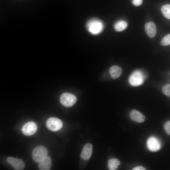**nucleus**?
<instances>
[{"label":"nucleus","mask_w":170,"mask_h":170,"mask_svg":"<svg viewBox=\"0 0 170 170\" xmlns=\"http://www.w3.org/2000/svg\"><path fill=\"white\" fill-rule=\"evenodd\" d=\"M86 26L88 31L93 35H97L100 33L104 27L103 22L97 18H93L88 20Z\"/></svg>","instance_id":"f257e3e1"},{"label":"nucleus","mask_w":170,"mask_h":170,"mask_svg":"<svg viewBox=\"0 0 170 170\" xmlns=\"http://www.w3.org/2000/svg\"><path fill=\"white\" fill-rule=\"evenodd\" d=\"M145 76L143 72L139 70L133 71L130 76L128 81L132 86H137L142 84L144 81Z\"/></svg>","instance_id":"f03ea898"},{"label":"nucleus","mask_w":170,"mask_h":170,"mask_svg":"<svg viewBox=\"0 0 170 170\" xmlns=\"http://www.w3.org/2000/svg\"><path fill=\"white\" fill-rule=\"evenodd\" d=\"M48 151L47 149L42 146H39L33 150L32 156L33 160L36 162H39L47 156Z\"/></svg>","instance_id":"7ed1b4c3"},{"label":"nucleus","mask_w":170,"mask_h":170,"mask_svg":"<svg viewBox=\"0 0 170 170\" xmlns=\"http://www.w3.org/2000/svg\"><path fill=\"white\" fill-rule=\"evenodd\" d=\"M60 100L63 106L69 107L75 104L76 101V98L74 95L71 94L65 93L61 95Z\"/></svg>","instance_id":"20e7f679"},{"label":"nucleus","mask_w":170,"mask_h":170,"mask_svg":"<svg viewBox=\"0 0 170 170\" xmlns=\"http://www.w3.org/2000/svg\"><path fill=\"white\" fill-rule=\"evenodd\" d=\"M46 125L47 127L49 130L52 131H57L62 128L63 123L59 119L51 117L47 120Z\"/></svg>","instance_id":"39448f33"},{"label":"nucleus","mask_w":170,"mask_h":170,"mask_svg":"<svg viewBox=\"0 0 170 170\" xmlns=\"http://www.w3.org/2000/svg\"><path fill=\"white\" fill-rule=\"evenodd\" d=\"M147 147L150 151H156L161 147V144L159 140L154 136H151L147 139L146 142Z\"/></svg>","instance_id":"423d86ee"},{"label":"nucleus","mask_w":170,"mask_h":170,"mask_svg":"<svg viewBox=\"0 0 170 170\" xmlns=\"http://www.w3.org/2000/svg\"><path fill=\"white\" fill-rule=\"evenodd\" d=\"M37 127L33 122H29L23 125L21 128L23 134L26 136H31L34 134L37 131Z\"/></svg>","instance_id":"0eeeda50"},{"label":"nucleus","mask_w":170,"mask_h":170,"mask_svg":"<svg viewBox=\"0 0 170 170\" xmlns=\"http://www.w3.org/2000/svg\"><path fill=\"white\" fill-rule=\"evenodd\" d=\"M6 161L16 170H22L25 167V163L21 159L8 157L7 158Z\"/></svg>","instance_id":"6e6552de"},{"label":"nucleus","mask_w":170,"mask_h":170,"mask_svg":"<svg viewBox=\"0 0 170 170\" xmlns=\"http://www.w3.org/2000/svg\"><path fill=\"white\" fill-rule=\"evenodd\" d=\"M93 146L90 143H87L83 147L80 155L83 159L88 160L90 159L92 155Z\"/></svg>","instance_id":"1a4fd4ad"},{"label":"nucleus","mask_w":170,"mask_h":170,"mask_svg":"<svg viewBox=\"0 0 170 170\" xmlns=\"http://www.w3.org/2000/svg\"><path fill=\"white\" fill-rule=\"evenodd\" d=\"M129 116L132 120L138 123L143 122L145 119L144 116L140 111L136 110H132L130 112Z\"/></svg>","instance_id":"9d476101"},{"label":"nucleus","mask_w":170,"mask_h":170,"mask_svg":"<svg viewBox=\"0 0 170 170\" xmlns=\"http://www.w3.org/2000/svg\"><path fill=\"white\" fill-rule=\"evenodd\" d=\"M145 30L147 35L150 38L154 37L156 33V27L155 23L150 21L146 23L144 26Z\"/></svg>","instance_id":"9b49d317"},{"label":"nucleus","mask_w":170,"mask_h":170,"mask_svg":"<svg viewBox=\"0 0 170 170\" xmlns=\"http://www.w3.org/2000/svg\"><path fill=\"white\" fill-rule=\"evenodd\" d=\"M51 160L50 157L47 156L39 162L38 168L40 170H49L51 166Z\"/></svg>","instance_id":"f8f14e48"},{"label":"nucleus","mask_w":170,"mask_h":170,"mask_svg":"<svg viewBox=\"0 0 170 170\" xmlns=\"http://www.w3.org/2000/svg\"><path fill=\"white\" fill-rule=\"evenodd\" d=\"M121 68L117 65L111 66L109 70L110 74L113 79H116L120 76L122 73Z\"/></svg>","instance_id":"ddd939ff"},{"label":"nucleus","mask_w":170,"mask_h":170,"mask_svg":"<svg viewBox=\"0 0 170 170\" xmlns=\"http://www.w3.org/2000/svg\"><path fill=\"white\" fill-rule=\"evenodd\" d=\"M128 25V23L125 21L119 20L115 23L114 25V28L116 31H121L126 29Z\"/></svg>","instance_id":"4468645a"},{"label":"nucleus","mask_w":170,"mask_h":170,"mask_svg":"<svg viewBox=\"0 0 170 170\" xmlns=\"http://www.w3.org/2000/svg\"><path fill=\"white\" fill-rule=\"evenodd\" d=\"M120 164V161L116 158H111L108 162V167L110 170H115Z\"/></svg>","instance_id":"2eb2a0df"},{"label":"nucleus","mask_w":170,"mask_h":170,"mask_svg":"<svg viewBox=\"0 0 170 170\" xmlns=\"http://www.w3.org/2000/svg\"><path fill=\"white\" fill-rule=\"evenodd\" d=\"M161 10L165 17L170 19V4H166L162 6Z\"/></svg>","instance_id":"dca6fc26"},{"label":"nucleus","mask_w":170,"mask_h":170,"mask_svg":"<svg viewBox=\"0 0 170 170\" xmlns=\"http://www.w3.org/2000/svg\"><path fill=\"white\" fill-rule=\"evenodd\" d=\"M160 44L164 46L170 45V34L166 35L162 39L160 42Z\"/></svg>","instance_id":"f3484780"},{"label":"nucleus","mask_w":170,"mask_h":170,"mask_svg":"<svg viewBox=\"0 0 170 170\" xmlns=\"http://www.w3.org/2000/svg\"><path fill=\"white\" fill-rule=\"evenodd\" d=\"M163 93L166 96L170 97V84L164 85L162 88Z\"/></svg>","instance_id":"a211bd4d"},{"label":"nucleus","mask_w":170,"mask_h":170,"mask_svg":"<svg viewBox=\"0 0 170 170\" xmlns=\"http://www.w3.org/2000/svg\"><path fill=\"white\" fill-rule=\"evenodd\" d=\"M164 128L167 133L170 135V121L165 123L164 125Z\"/></svg>","instance_id":"6ab92c4d"},{"label":"nucleus","mask_w":170,"mask_h":170,"mask_svg":"<svg viewBox=\"0 0 170 170\" xmlns=\"http://www.w3.org/2000/svg\"><path fill=\"white\" fill-rule=\"evenodd\" d=\"M143 0H133L132 3L134 5L138 6L142 4Z\"/></svg>","instance_id":"aec40b11"},{"label":"nucleus","mask_w":170,"mask_h":170,"mask_svg":"<svg viewBox=\"0 0 170 170\" xmlns=\"http://www.w3.org/2000/svg\"><path fill=\"white\" fill-rule=\"evenodd\" d=\"M132 170H145L146 169L142 166H139L134 167Z\"/></svg>","instance_id":"412c9836"},{"label":"nucleus","mask_w":170,"mask_h":170,"mask_svg":"<svg viewBox=\"0 0 170 170\" xmlns=\"http://www.w3.org/2000/svg\"></svg>","instance_id":"4be33fe9"}]
</instances>
